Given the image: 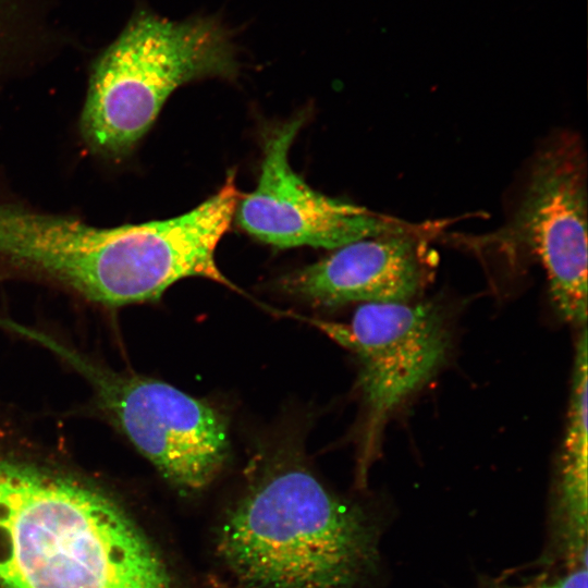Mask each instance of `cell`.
<instances>
[{"label": "cell", "mask_w": 588, "mask_h": 588, "mask_svg": "<svg viewBox=\"0 0 588 588\" xmlns=\"http://www.w3.org/2000/svg\"><path fill=\"white\" fill-rule=\"evenodd\" d=\"M419 246L406 231L363 238L284 277L286 293L316 306L406 303L422 285Z\"/></svg>", "instance_id": "9c48e42d"}, {"label": "cell", "mask_w": 588, "mask_h": 588, "mask_svg": "<svg viewBox=\"0 0 588 588\" xmlns=\"http://www.w3.org/2000/svg\"><path fill=\"white\" fill-rule=\"evenodd\" d=\"M236 71L231 35L221 22L138 12L93 65L82 136L95 152L123 157L177 87L206 77H232Z\"/></svg>", "instance_id": "277c9868"}, {"label": "cell", "mask_w": 588, "mask_h": 588, "mask_svg": "<svg viewBox=\"0 0 588 588\" xmlns=\"http://www.w3.org/2000/svg\"><path fill=\"white\" fill-rule=\"evenodd\" d=\"M311 322L351 350L360 363L359 388L366 408L360 480L390 415L425 384L444 362L450 335L431 303H365L348 324Z\"/></svg>", "instance_id": "8992f818"}, {"label": "cell", "mask_w": 588, "mask_h": 588, "mask_svg": "<svg viewBox=\"0 0 588 588\" xmlns=\"http://www.w3.org/2000/svg\"><path fill=\"white\" fill-rule=\"evenodd\" d=\"M304 120L298 115L266 136L257 186L242 194L235 209L241 228L279 248L329 249L404 231L399 223L365 207L315 191L291 168L289 151Z\"/></svg>", "instance_id": "ba28073f"}, {"label": "cell", "mask_w": 588, "mask_h": 588, "mask_svg": "<svg viewBox=\"0 0 588 588\" xmlns=\"http://www.w3.org/2000/svg\"><path fill=\"white\" fill-rule=\"evenodd\" d=\"M24 13L22 0H0V48L12 39L15 30H21Z\"/></svg>", "instance_id": "7c38bea8"}, {"label": "cell", "mask_w": 588, "mask_h": 588, "mask_svg": "<svg viewBox=\"0 0 588 588\" xmlns=\"http://www.w3.org/2000/svg\"><path fill=\"white\" fill-rule=\"evenodd\" d=\"M587 347L585 327L576 344L567 424L549 518L553 529L567 535L587 530Z\"/></svg>", "instance_id": "30bf717a"}, {"label": "cell", "mask_w": 588, "mask_h": 588, "mask_svg": "<svg viewBox=\"0 0 588 588\" xmlns=\"http://www.w3.org/2000/svg\"><path fill=\"white\" fill-rule=\"evenodd\" d=\"M8 330L47 347L90 384L108 420L179 492L209 487L229 456L228 422L221 412L163 381L117 372L52 336L17 323Z\"/></svg>", "instance_id": "5b68a950"}, {"label": "cell", "mask_w": 588, "mask_h": 588, "mask_svg": "<svg viewBox=\"0 0 588 588\" xmlns=\"http://www.w3.org/2000/svg\"><path fill=\"white\" fill-rule=\"evenodd\" d=\"M182 242L168 220L99 228L0 201V268L63 286L90 302H151L179 277Z\"/></svg>", "instance_id": "3957f363"}, {"label": "cell", "mask_w": 588, "mask_h": 588, "mask_svg": "<svg viewBox=\"0 0 588 588\" xmlns=\"http://www.w3.org/2000/svg\"><path fill=\"white\" fill-rule=\"evenodd\" d=\"M475 588H588L587 567L569 569L555 579H537L525 585H511L504 579L482 577Z\"/></svg>", "instance_id": "8fae6325"}, {"label": "cell", "mask_w": 588, "mask_h": 588, "mask_svg": "<svg viewBox=\"0 0 588 588\" xmlns=\"http://www.w3.org/2000/svg\"><path fill=\"white\" fill-rule=\"evenodd\" d=\"M586 176L578 138H552L531 164L514 221L517 238L544 267L560 316L579 327H586L587 320Z\"/></svg>", "instance_id": "52a82bcc"}, {"label": "cell", "mask_w": 588, "mask_h": 588, "mask_svg": "<svg viewBox=\"0 0 588 588\" xmlns=\"http://www.w3.org/2000/svg\"><path fill=\"white\" fill-rule=\"evenodd\" d=\"M1 588H185L99 488L0 451Z\"/></svg>", "instance_id": "6da1fadb"}, {"label": "cell", "mask_w": 588, "mask_h": 588, "mask_svg": "<svg viewBox=\"0 0 588 588\" xmlns=\"http://www.w3.org/2000/svg\"><path fill=\"white\" fill-rule=\"evenodd\" d=\"M380 526L298 458L273 456L216 524L232 588H356L378 571Z\"/></svg>", "instance_id": "7a4b0ae2"}]
</instances>
